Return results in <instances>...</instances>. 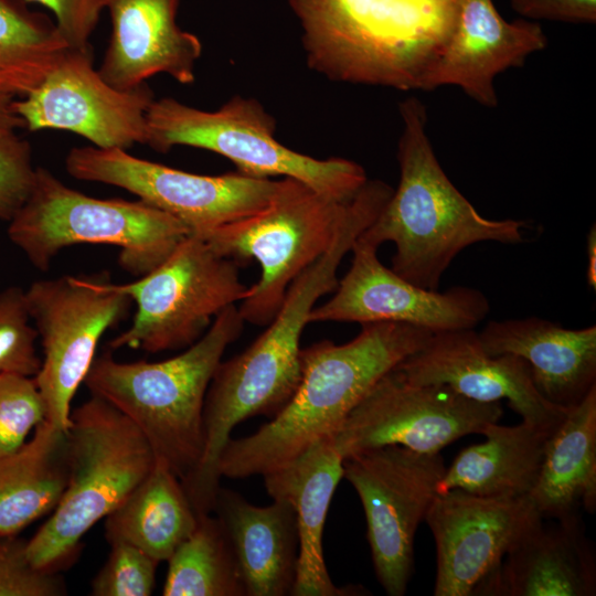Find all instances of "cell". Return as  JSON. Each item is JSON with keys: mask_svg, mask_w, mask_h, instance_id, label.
Segmentation results:
<instances>
[{"mask_svg": "<svg viewBox=\"0 0 596 596\" xmlns=\"http://www.w3.org/2000/svg\"><path fill=\"white\" fill-rule=\"evenodd\" d=\"M433 333L406 323L371 322L347 343L322 340L301 349L295 394L254 434L228 440L220 458L221 476H264L333 435L373 385Z\"/></svg>", "mask_w": 596, "mask_h": 596, "instance_id": "1", "label": "cell"}, {"mask_svg": "<svg viewBox=\"0 0 596 596\" xmlns=\"http://www.w3.org/2000/svg\"><path fill=\"white\" fill-rule=\"evenodd\" d=\"M400 182L359 241L395 245L392 270L425 289L438 290L454 258L479 242L515 245L524 241V222L479 214L443 170L426 130V110L408 97L398 106Z\"/></svg>", "mask_w": 596, "mask_h": 596, "instance_id": "2", "label": "cell"}, {"mask_svg": "<svg viewBox=\"0 0 596 596\" xmlns=\"http://www.w3.org/2000/svg\"><path fill=\"white\" fill-rule=\"evenodd\" d=\"M308 65L330 79L424 89L458 0H288Z\"/></svg>", "mask_w": 596, "mask_h": 596, "instance_id": "3", "label": "cell"}, {"mask_svg": "<svg viewBox=\"0 0 596 596\" xmlns=\"http://www.w3.org/2000/svg\"><path fill=\"white\" fill-rule=\"evenodd\" d=\"M244 323L236 305L230 306L195 343L157 362H120L109 350L95 356L84 384L91 395L129 418L146 437L156 460L183 482L202 458L209 385Z\"/></svg>", "mask_w": 596, "mask_h": 596, "instance_id": "4", "label": "cell"}, {"mask_svg": "<svg viewBox=\"0 0 596 596\" xmlns=\"http://www.w3.org/2000/svg\"><path fill=\"white\" fill-rule=\"evenodd\" d=\"M66 443L65 490L47 521L25 545L33 565L54 572L75 556L82 538L118 508L156 464L141 432L95 395L71 411Z\"/></svg>", "mask_w": 596, "mask_h": 596, "instance_id": "5", "label": "cell"}, {"mask_svg": "<svg viewBox=\"0 0 596 596\" xmlns=\"http://www.w3.org/2000/svg\"><path fill=\"white\" fill-rule=\"evenodd\" d=\"M190 234L181 221L141 200L86 195L43 167L35 168L32 189L8 226L9 240L40 270L66 247L104 244L120 248L119 266L136 277L155 269Z\"/></svg>", "mask_w": 596, "mask_h": 596, "instance_id": "6", "label": "cell"}, {"mask_svg": "<svg viewBox=\"0 0 596 596\" xmlns=\"http://www.w3.org/2000/svg\"><path fill=\"white\" fill-rule=\"evenodd\" d=\"M275 119L254 98L234 96L214 111L164 97L146 115V140L156 151L175 146L213 151L237 171L255 178L298 180L337 201L352 199L369 180L359 163L344 158L316 159L277 141Z\"/></svg>", "mask_w": 596, "mask_h": 596, "instance_id": "7", "label": "cell"}, {"mask_svg": "<svg viewBox=\"0 0 596 596\" xmlns=\"http://www.w3.org/2000/svg\"><path fill=\"white\" fill-rule=\"evenodd\" d=\"M350 201L283 178L264 209L199 235L238 265L252 259L259 264L258 280L237 307L244 322H270L291 283L331 245Z\"/></svg>", "mask_w": 596, "mask_h": 596, "instance_id": "8", "label": "cell"}, {"mask_svg": "<svg viewBox=\"0 0 596 596\" xmlns=\"http://www.w3.org/2000/svg\"><path fill=\"white\" fill-rule=\"evenodd\" d=\"M115 287L136 304V313L129 328L109 341V350L126 347L149 353L192 345L220 312L241 302L248 290L238 264L195 234L150 273Z\"/></svg>", "mask_w": 596, "mask_h": 596, "instance_id": "9", "label": "cell"}, {"mask_svg": "<svg viewBox=\"0 0 596 596\" xmlns=\"http://www.w3.org/2000/svg\"><path fill=\"white\" fill-rule=\"evenodd\" d=\"M25 296L43 350L34 379L45 421L66 432L72 400L88 374L100 338L128 316L134 302L103 275L39 279Z\"/></svg>", "mask_w": 596, "mask_h": 596, "instance_id": "10", "label": "cell"}, {"mask_svg": "<svg viewBox=\"0 0 596 596\" xmlns=\"http://www.w3.org/2000/svg\"><path fill=\"white\" fill-rule=\"evenodd\" d=\"M446 466L440 453L383 446L343 458V478L356 491L366 519L376 578L390 596H403L414 565L417 528Z\"/></svg>", "mask_w": 596, "mask_h": 596, "instance_id": "11", "label": "cell"}, {"mask_svg": "<svg viewBox=\"0 0 596 596\" xmlns=\"http://www.w3.org/2000/svg\"><path fill=\"white\" fill-rule=\"evenodd\" d=\"M78 180L121 188L181 221L201 235L264 209L278 181L238 171L219 175L191 173L140 159L124 149L74 147L65 158Z\"/></svg>", "mask_w": 596, "mask_h": 596, "instance_id": "12", "label": "cell"}, {"mask_svg": "<svg viewBox=\"0 0 596 596\" xmlns=\"http://www.w3.org/2000/svg\"><path fill=\"white\" fill-rule=\"evenodd\" d=\"M502 415L500 403L473 401L447 385L412 383L393 368L348 414L332 438L343 458L383 446L436 454L460 437L481 434Z\"/></svg>", "mask_w": 596, "mask_h": 596, "instance_id": "13", "label": "cell"}, {"mask_svg": "<svg viewBox=\"0 0 596 596\" xmlns=\"http://www.w3.org/2000/svg\"><path fill=\"white\" fill-rule=\"evenodd\" d=\"M153 99L146 84L129 91L109 85L92 53L68 49L34 91L11 105L30 131L65 130L97 148L128 150L145 145Z\"/></svg>", "mask_w": 596, "mask_h": 596, "instance_id": "14", "label": "cell"}, {"mask_svg": "<svg viewBox=\"0 0 596 596\" xmlns=\"http://www.w3.org/2000/svg\"><path fill=\"white\" fill-rule=\"evenodd\" d=\"M377 247L356 240L352 263L333 296L315 307L309 323L400 322L432 332L475 329L490 311L478 289L455 286L445 291L422 288L385 267Z\"/></svg>", "mask_w": 596, "mask_h": 596, "instance_id": "15", "label": "cell"}, {"mask_svg": "<svg viewBox=\"0 0 596 596\" xmlns=\"http://www.w3.org/2000/svg\"><path fill=\"white\" fill-rule=\"evenodd\" d=\"M542 519L530 496L493 498L460 489L437 493L424 520L436 544L434 595L471 596Z\"/></svg>", "mask_w": 596, "mask_h": 596, "instance_id": "16", "label": "cell"}, {"mask_svg": "<svg viewBox=\"0 0 596 596\" xmlns=\"http://www.w3.org/2000/svg\"><path fill=\"white\" fill-rule=\"evenodd\" d=\"M394 369L412 383L447 385L473 401L507 400L526 422L558 423L570 409L541 395L525 360L513 354H488L475 329L434 332Z\"/></svg>", "mask_w": 596, "mask_h": 596, "instance_id": "17", "label": "cell"}, {"mask_svg": "<svg viewBox=\"0 0 596 596\" xmlns=\"http://www.w3.org/2000/svg\"><path fill=\"white\" fill-rule=\"evenodd\" d=\"M547 39L538 23L505 21L491 0H458V14L424 89L443 85L460 87L477 103L494 107L496 76L522 66L525 58L545 49Z\"/></svg>", "mask_w": 596, "mask_h": 596, "instance_id": "18", "label": "cell"}, {"mask_svg": "<svg viewBox=\"0 0 596 596\" xmlns=\"http://www.w3.org/2000/svg\"><path fill=\"white\" fill-rule=\"evenodd\" d=\"M180 0H107L109 43L98 68L111 86L129 91L157 74L192 84L200 39L177 23Z\"/></svg>", "mask_w": 596, "mask_h": 596, "instance_id": "19", "label": "cell"}, {"mask_svg": "<svg viewBox=\"0 0 596 596\" xmlns=\"http://www.w3.org/2000/svg\"><path fill=\"white\" fill-rule=\"evenodd\" d=\"M272 499L289 502L296 513L298 564L292 596L362 595L361 586L338 587L324 562L322 536L334 491L343 478V457L332 435L310 445L297 457L265 473Z\"/></svg>", "mask_w": 596, "mask_h": 596, "instance_id": "20", "label": "cell"}, {"mask_svg": "<svg viewBox=\"0 0 596 596\" xmlns=\"http://www.w3.org/2000/svg\"><path fill=\"white\" fill-rule=\"evenodd\" d=\"M596 557L581 514L541 522L473 589L482 596H593Z\"/></svg>", "mask_w": 596, "mask_h": 596, "instance_id": "21", "label": "cell"}, {"mask_svg": "<svg viewBox=\"0 0 596 596\" xmlns=\"http://www.w3.org/2000/svg\"><path fill=\"white\" fill-rule=\"evenodd\" d=\"M478 336L488 354L525 360L536 390L554 405L571 408L596 387L595 324L567 329L539 317L491 320Z\"/></svg>", "mask_w": 596, "mask_h": 596, "instance_id": "22", "label": "cell"}, {"mask_svg": "<svg viewBox=\"0 0 596 596\" xmlns=\"http://www.w3.org/2000/svg\"><path fill=\"white\" fill-rule=\"evenodd\" d=\"M233 546L246 596L291 595L298 564V530L292 505L281 499L258 507L220 488L214 510Z\"/></svg>", "mask_w": 596, "mask_h": 596, "instance_id": "23", "label": "cell"}, {"mask_svg": "<svg viewBox=\"0 0 596 596\" xmlns=\"http://www.w3.org/2000/svg\"><path fill=\"white\" fill-rule=\"evenodd\" d=\"M558 423L521 421L489 424L485 440L462 449L444 472L437 493L460 489L482 497L530 496L538 481L550 436Z\"/></svg>", "mask_w": 596, "mask_h": 596, "instance_id": "24", "label": "cell"}, {"mask_svg": "<svg viewBox=\"0 0 596 596\" xmlns=\"http://www.w3.org/2000/svg\"><path fill=\"white\" fill-rule=\"evenodd\" d=\"M542 518L555 520L596 510V387L571 407L545 447L530 494Z\"/></svg>", "mask_w": 596, "mask_h": 596, "instance_id": "25", "label": "cell"}, {"mask_svg": "<svg viewBox=\"0 0 596 596\" xmlns=\"http://www.w3.org/2000/svg\"><path fill=\"white\" fill-rule=\"evenodd\" d=\"M66 432L46 421L0 457V538L14 536L57 505L67 483Z\"/></svg>", "mask_w": 596, "mask_h": 596, "instance_id": "26", "label": "cell"}, {"mask_svg": "<svg viewBox=\"0 0 596 596\" xmlns=\"http://www.w3.org/2000/svg\"><path fill=\"white\" fill-rule=\"evenodd\" d=\"M105 519L108 542L131 543L162 562L193 532L198 513L178 476L156 460L149 476Z\"/></svg>", "mask_w": 596, "mask_h": 596, "instance_id": "27", "label": "cell"}, {"mask_svg": "<svg viewBox=\"0 0 596 596\" xmlns=\"http://www.w3.org/2000/svg\"><path fill=\"white\" fill-rule=\"evenodd\" d=\"M67 50L47 15L24 0H0V102L34 91Z\"/></svg>", "mask_w": 596, "mask_h": 596, "instance_id": "28", "label": "cell"}, {"mask_svg": "<svg viewBox=\"0 0 596 596\" xmlns=\"http://www.w3.org/2000/svg\"><path fill=\"white\" fill-rule=\"evenodd\" d=\"M167 562L164 596H246L230 536L219 517L198 514L195 529Z\"/></svg>", "mask_w": 596, "mask_h": 596, "instance_id": "29", "label": "cell"}, {"mask_svg": "<svg viewBox=\"0 0 596 596\" xmlns=\"http://www.w3.org/2000/svg\"><path fill=\"white\" fill-rule=\"evenodd\" d=\"M38 332L32 323L25 289L10 286L0 291V373L34 377L41 366Z\"/></svg>", "mask_w": 596, "mask_h": 596, "instance_id": "30", "label": "cell"}, {"mask_svg": "<svg viewBox=\"0 0 596 596\" xmlns=\"http://www.w3.org/2000/svg\"><path fill=\"white\" fill-rule=\"evenodd\" d=\"M45 421L34 377L0 373V457L17 450Z\"/></svg>", "mask_w": 596, "mask_h": 596, "instance_id": "31", "label": "cell"}, {"mask_svg": "<svg viewBox=\"0 0 596 596\" xmlns=\"http://www.w3.org/2000/svg\"><path fill=\"white\" fill-rule=\"evenodd\" d=\"M104 566L92 582L93 596H149L160 563L136 545L111 541Z\"/></svg>", "mask_w": 596, "mask_h": 596, "instance_id": "32", "label": "cell"}, {"mask_svg": "<svg viewBox=\"0 0 596 596\" xmlns=\"http://www.w3.org/2000/svg\"><path fill=\"white\" fill-rule=\"evenodd\" d=\"M26 541L0 538V596H60L65 587L57 572L36 567L25 551Z\"/></svg>", "mask_w": 596, "mask_h": 596, "instance_id": "33", "label": "cell"}, {"mask_svg": "<svg viewBox=\"0 0 596 596\" xmlns=\"http://www.w3.org/2000/svg\"><path fill=\"white\" fill-rule=\"evenodd\" d=\"M35 168L26 140L15 132L0 135V221L9 222L24 203Z\"/></svg>", "mask_w": 596, "mask_h": 596, "instance_id": "34", "label": "cell"}, {"mask_svg": "<svg viewBox=\"0 0 596 596\" xmlns=\"http://www.w3.org/2000/svg\"><path fill=\"white\" fill-rule=\"evenodd\" d=\"M49 9L55 25L70 50L92 53L89 38L99 17L106 10L107 0H24Z\"/></svg>", "mask_w": 596, "mask_h": 596, "instance_id": "35", "label": "cell"}, {"mask_svg": "<svg viewBox=\"0 0 596 596\" xmlns=\"http://www.w3.org/2000/svg\"><path fill=\"white\" fill-rule=\"evenodd\" d=\"M521 15L562 22L594 23L596 0H511Z\"/></svg>", "mask_w": 596, "mask_h": 596, "instance_id": "36", "label": "cell"}, {"mask_svg": "<svg viewBox=\"0 0 596 596\" xmlns=\"http://www.w3.org/2000/svg\"><path fill=\"white\" fill-rule=\"evenodd\" d=\"M12 102H0V135L15 132L18 128L24 127L22 119L13 111Z\"/></svg>", "mask_w": 596, "mask_h": 596, "instance_id": "37", "label": "cell"}, {"mask_svg": "<svg viewBox=\"0 0 596 596\" xmlns=\"http://www.w3.org/2000/svg\"><path fill=\"white\" fill-rule=\"evenodd\" d=\"M587 284L590 288H596V227L595 224L587 234Z\"/></svg>", "mask_w": 596, "mask_h": 596, "instance_id": "38", "label": "cell"}]
</instances>
